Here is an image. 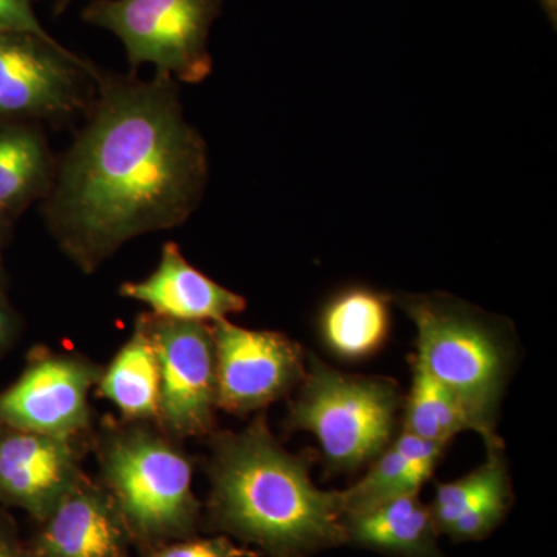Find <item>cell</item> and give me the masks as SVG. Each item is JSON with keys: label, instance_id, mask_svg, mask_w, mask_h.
Returning <instances> with one entry per match:
<instances>
[{"label": "cell", "instance_id": "1", "mask_svg": "<svg viewBox=\"0 0 557 557\" xmlns=\"http://www.w3.org/2000/svg\"><path fill=\"white\" fill-rule=\"evenodd\" d=\"M208 180V145L177 81L97 67L86 123L57 157L40 215L62 255L94 274L127 242L188 222Z\"/></svg>", "mask_w": 557, "mask_h": 557}, {"label": "cell", "instance_id": "2", "mask_svg": "<svg viewBox=\"0 0 557 557\" xmlns=\"http://www.w3.org/2000/svg\"><path fill=\"white\" fill-rule=\"evenodd\" d=\"M209 437V531L269 557H310L346 544L338 491L313 485L309 458L282 448L265 416Z\"/></svg>", "mask_w": 557, "mask_h": 557}, {"label": "cell", "instance_id": "3", "mask_svg": "<svg viewBox=\"0 0 557 557\" xmlns=\"http://www.w3.org/2000/svg\"><path fill=\"white\" fill-rule=\"evenodd\" d=\"M100 480L139 552L197 536L201 504L193 460L178 440L149 421L106 418L91 438Z\"/></svg>", "mask_w": 557, "mask_h": 557}, {"label": "cell", "instance_id": "4", "mask_svg": "<svg viewBox=\"0 0 557 557\" xmlns=\"http://www.w3.org/2000/svg\"><path fill=\"white\" fill-rule=\"evenodd\" d=\"M397 302L416 325L413 361L456 397L487 449L502 448L497 413L512 364L502 325L453 296L399 295Z\"/></svg>", "mask_w": 557, "mask_h": 557}, {"label": "cell", "instance_id": "5", "mask_svg": "<svg viewBox=\"0 0 557 557\" xmlns=\"http://www.w3.org/2000/svg\"><path fill=\"white\" fill-rule=\"evenodd\" d=\"M399 408L397 386L386 379L341 373L311 357L287 426L318 438L329 468L357 471L387 448Z\"/></svg>", "mask_w": 557, "mask_h": 557}, {"label": "cell", "instance_id": "6", "mask_svg": "<svg viewBox=\"0 0 557 557\" xmlns=\"http://www.w3.org/2000/svg\"><path fill=\"white\" fill-rule=\"evenodd\" d=\"M222 0H94L86 24L115 35L131 72L153 65L178 84H200L214 67L209 36Z\"/></svg>", "mask_w": 557, "mask_h": 557}, {"label": "cell", "instance_id": "7", "mask_svg": "<svg viewBox=\"0 0 557 557\" xmlns=\"http://www.w3.org/2000/svg\"><path fill=\"white\" fill-rule=\"evenodd\" d=\"M97 67L57 39L0 32V123H64L86 115Z\"/></svg>", "mask_w": 557, "mask_h": 557}, {"label": "cell", "instance_id": "8", "mask_svg": "<svg viewBox=\"0 0 557 557\" xmlns=\"http://www.w3.org/2000/svg\"><path fill=\"white\" fill-rule=\"evenodd\" d=\"M160 370L157 426L178 440L215 431L218 383L211 324L141 313Z\"/></svg>", "mask_w": 557, "mask_h": 557}, {"label": "cell", "instance_id": "9", "mask_svg": "<svg viewBox=\"0 0 557 557\" xmlns=\"http://www.w3.org/2000/svg\"><path fill=\"white\" fill-rule=\"evenodd\" d=\"M101 372L100 364L83 355L39 351L0 394V428L86 437L91 432L90 391Z\"/></svg>", "mask_w": 557, "mask_h": 557}, {"label": "cell", "instance_id": "10", "mask_svg": "<svg viewBox=\"0 0 557 557\" xmlns=\"http://www.w3.org/2000/svg\"><path fill=\"white\" fill-rule=\"evenodd\" d=\"M218 409L248 416L287 397L306 376L302 348L284 333L212 322Z\"/></svg>", "mask_w": 557, "mask_h": 557}, {"label": "cell", "instance_id": "11", "mask_svg": "<svg viewBox=\"0 0 557 557\" xmlns=\"http://www.w3.org/2000/svg\"><path fill=\"white\" fill-rule=\"evenodd\" d=\"M84 438L0 428V498L42 522L83 479Z\"/></svg>", "mask_w": 557, "mask_h": 557}, {"label": "cell", "instance_id": "12", "mask_svg": "<svg viewBox=\"0 0 557 557\" xmlns=\"http://www.w3.org/2000/svg\"><path fill=\"white\" fill-rule=\"evenodd\" d=\"M126 523L98 480L83 479L39 522L28 557H134Z\"/></svg>", "mask_w": 557, "mask_h": 557}, {"label": "cell", "instance_id": "13", "mask_svg": "<svg viewBox=\"0 0 557 557\" xmlns=\"http://www.w3.org/2000/svg\"><path fill=\"white\" fill-rule=\"evenodd\" d=\"M120 296L145 304L157 317L207 324L247 309L244 296L190 265L175 242L163 245L159 265L148 277L121 284Z\"/></svg>", "mask_w": 557, "mask_h": 557}, {"label": "cell", "instance_id": "14", "mask_svg": "<svg viewBox=\"0 0 557 557\" xmlns=\"http://www.w3.org/2000/svg\"><path fill=\"white\" fill-rule=\"evenodd\" d=\"M346 544L395 557H443L431 508L409 494L343 518Z\"/></svg>", "mask_w": 557, "mask_h": 557}, {"label": "cell", "instance_id": "15", "mask_svg": "<svg viewBox=\"0 0 557 557\" xmlns=\"http://www.w3.org/2000/svg\"><path fill=\"white\" fill-rule=\"evenodd\" d=\"M57 156L36 123H0V205L20 218L53 182Z\"/></svg>", "mask_w": 557, "mask_h": 557}, {"label": "cell", "instance_id": "16", "mask_svg": "<svg viewBox=\"0 0 557 557\" xmlns=\"http://www.w3.org/2000/svg\"><path fill=\"white\" fill-rule=\"evenodd\" d=\"M98 394L112 403L127 421L157 423L160 405V370L156 348L141 313L134 332L108 368H102Z\"/></svg>", "mask_w": 557, "mask_h": 557}, {"label": "cell", "instance_id": "17", "mask_svg": "<svg viewBox=\"0 0 557 557\" xmlns=\"http://www.w3.org/2000/svg\"><path fill=\"white\" fill-rule=\"evenodd\" d=\"M322 339L336 357L358 361L375 354L391 329V299L366 287L333 296L319 321Z\"/></svg>", "mask_w": 557, "mask_h": 557}, {"label": "cell", "instance_id": "18", "mask_svg": "<svg viewBox=\"0 0 557 557\" xmlns=\"http://www.w3.org/2000/svg\"><path fill=\"white\" fill-rule=\"evenodd\" d=\"M405 431L443 445H448L461 431H472L456 397L416 361L406 403Z\"/></svg>", "mask_w": 557, "mask_h": 557}, {"label": "cell", "instance_id": "19", "mask_svg": "<svg viewBox=\"0 0 557 557\" xmlns=\"http://www.w3.org/2000/svg\"><path fill=\"white\" fill-rule=\"evenodd\" d=\"M429 478L431 472L410 463L394 446H387L364 478L348 490L338 491L343 518L368 511L392 498L418 494Z\"/></svg>", "mask_w": 557, "mask_h": 557}, {"label": "cell", "instance_id": "20", "mask_svg": "<svg viewBox=\"0 0 557 557\" xmlns=\"http://www.w3.org/2000/svg\"><path fill=\"white\" fill-rule=\"evenodd\" d=\"M505 478H508V472L504 456H502V448H494L487 449L485 463L472 471L471 474L438 485L434 502L429 508H431L432 518L437 523L440 534H445L446 530L479 497H482L494 483Z\"/></svg>", "mask_w": 557, "mask_h": 557}, {"label": "cell", "instance_id": "21", "mask_svg": "<svg viewBox=\"0 0 557 557\" xmlns=\"http://www.w3.org/2000/svg\"><path fill=\"white\" fill-rule=\"evenodd\" d=\"M511 500L509 479L498 480L446 530L445 534L456 542L480 541L490 536L507 516Z\"/></svg>", "mask_w": 557, "mask_h": 557}, {"label": "cell", "instance_id": "22", "mask_svg": "<svg viewBox=\"0 0 557 557\" xmlns=\"http://www.w3.org/2000/svg\"><path fill=\"white\" fill-rule=\"evenodd\" d=\"M138 557H260L256 549L237 545L225 534L201 537L178 539L149 549L139 552Z\"/></svg>", "mask_w": 557, "mask_h": 557}, {"label": "cell", "instance_id": "23", "mask_svg": "<svg viewBox=\"0 0 557 557\" xmlns=\"http://www.w3.org/2000/svg\"><path fill=\"white\" fill-rule=\"evenodd\" d=\"M35 0H0V32L30 33L44 39H54L42 27L33 10Z\"/></svg>", "mask_w": 557, "mask_h": 557}, {"label": "cell", "instance_id": "24", "mask_svg": "<svg viewBox=\"0 0 557 557\" xmlns=\"http://www.w3.org/2000/svg\"><path fill=\"white\" fill-rule=\"evenodd\" d=\"M392 446L410 463L432 474L440 457L443 456V450L448 445L431 442V440L421 438L418 435L410 434V432L403 431L401 435L392 443Z\"/></svg>", "mask_w": 557, "mask_h": 557}, {"label": "cell", "instance_id": "25", "mask_svg": "<svg viewBox=\"0 0 557 557\" xmlns=\"http://www.w3.org/2000/svg\"><path fill=\"white\" fill-rule=\"evenodd\" d=\"M17 325H20V321H17L16 313L0 296V351L13 341Z\"/></svg>", "mask_w": 557, "mask_h": 557}, {"label": "cell", "instance_id": "26", "mask_svg": "<svg viewBox=\"0 0 557 557\" xmlns=\"http://www.w3.org/2000/svg\"><path fill=\"white\" fill-rule=\"evenodd\" d=\"M0 557H28L27 548H22L16 537L2 523H0Z\"/></svg>", "mask_w": 557, "mask_h": 557}, {"label": "cell", "instance_id": "27", "mask_svg": "<svg viewBox=\"0 0 557 557\" xmlns=\"http://www.w3.org/2000/svg\"><path fill=\"white\" fill-rule=\"evenodd\" d=\"M16 219V215L11 214L9 209L0 205V245H2L5 237L9 236Z\"/></svg>", "mask_w": 557, "mask_h": 557}, {"label": "cell", "instance_id": "28", "mask_svg": "<svg viewBox=\"0 0 557 557\" xmlns=\"http://www.w3.org/2000/svg\"><path fill=\"white\" fill-rule=\"evenodd\" d=\"M542 9L547 13L548 20L552 21L553 25H556L557 21V0H539Z\"/></svg>", "mask_w": 557, "mask_h": 557}, {"label": "cell", "instance_id": "29", "mask_svg": "<svg viewBox=\"0 0 557 557\" xmlns=\"http://www.w3.org/2000/svg\"><path fill=\"white\" fill-rule=\"evenodd\" d=\"M73 0H57L53 7L54 16H61L67 11L69 7L72 5Z\"/></svg>", "mask_w": 557, "mask_h": 557}, {"label": "cell", "instance_id": "30", "mask_svg": "<svg viewBox=\"0 0 557 557\" xmlns=\"http://www.w3.org/2000/svg\"><path fill=\"white\" fill-rule=\"evenodd\" d=\"M2 287H3V269H2V260H0V296H2Z\"/></svg>", "mask_w": 557, "mask_h": 557}]
</instances>
